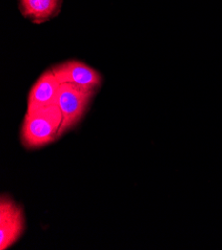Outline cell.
Returning a JSON list of instances; mask_svg holds the SVG:
<instances>
[{"label": "cell", "instance_id": "obj_5", "mask_svg": "<svg viewBox=\"0 0 222 250\" xmlns=\"http://www.w3.org/2000/svg\"><path fill=\"white\" fill-rule=\"evenodd\" d=\"M61 83L52 69L45 71L36 80L29 91L27 99V112L55 105Z\"/></svg>", "mask_w": 222, "mask_h": 250}, {"label": "cell", "instance_id": "obj_2", "mask_svg": "<svg viewBox=\"0 0 222 250\" xmlns=\"http://www.w3.org/2000/svg\"><path fill=\"white\" fill-rule=\"evenodd\" d=\"M95 94V92L86 91L71 84L63 83L60 85L55 105L63 118L62 136L82 120Z\"/></svg>", "mask_w": 222, "mask_h": 250}, {"label": "cell", "instance_id": "obj_6", "mask_svg": "<svg viewBox=\"0 0 222 250\" xmlns=\"http://www.w3.org/2000/svg\"><path fill=\"white\" fill-rule=\"evenodd\" d=\"M63 5V0H18L21 14L34 24H42L56 17Z\"/></svg>", "mask_w": 222, "mask_h": 250}, {"label": "cell", "instance_id": "obj_1", "mask_svg": "<svg viewBox=\"0 0 222 250\" xmlns=\"http://www.w3.org/2000/svg\"><path fill=\"white\" fill-rule=\"evenodd\" d=\"M62 122L61 112L56 105L26 112L20 130L23 146L36 149L52 144L62 137Z\"/></svg>", "mask_w": 222, "mask_h": 250}, {"label": "cell", "instance_id": "obj_3", "mask_svg": "<svg viewBox=\"0 0 222 250\" xmlns=\"http://www.w3.org/2000/svg\"><path fill=\"white\" fill-rule=\"evenodd\" d=\"M25 229L23 208L12 198L2 195L0 198V249L6 250L16 243Z\"/></svg>", "mask_w": 222, "mask_h": 250}, {"label": "cell", "instance_id": "obj_4", "mask_svg": "<svg viewBox=\"0 0 222 250\" xmlns=\"http://www.w3.org/2000/svg\"><path fill=\"white\" fill-rule=\"evenodd\" d=\"M51 69L61 84H71L86 91L96 93L103 83L100 73L78 60H68Z\"/></svg>", "mask_w": 222, "mask_h": 250}]
</instances>
